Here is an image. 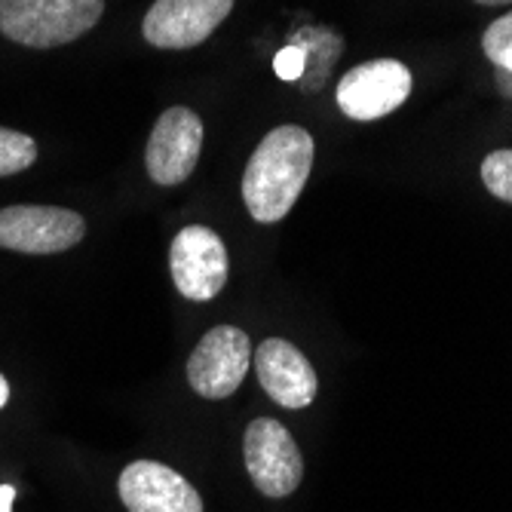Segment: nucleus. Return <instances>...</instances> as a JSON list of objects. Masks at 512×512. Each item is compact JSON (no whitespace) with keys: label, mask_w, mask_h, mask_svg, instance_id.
I'll return each instance as SVG.
<instances>
[{"label":"nucleus","mask_w":512,"mask_h":512,"mask_svg":"<svg viewBox=\"0 0 512 512\" xmlns=\"http://www.w3.org/2000/svg\"><path fill=\"white\" fill-rule=\"evenodd\" d=\"M313 157L316 145L304 126L289 123L270 129L243 172V200L249 215L261 224L286 218L310 178Z\"/></svg>","instance_id":"1"},{"label":"nucleus","mask_w":512,"mask_h":512,"mask_svg":"<svg viewBox=\"0 0 512 512\" xmlns=\"http://www.w3.org/2000/svg\"><path fill=\"white\" fill-rule=\"evenodd\" d=\"M243 457L249 479L264 497H289L298 491L304 479V457L292 433L279 421H273V417H258V421L246 427Z\"/></svg>","instance_id":"3"},{"label":"nucleus","mask_w":512,"mask_h":512,"mask_svg":"<svg viewBox=\"0 0 512 512\" xmlns=\"http://www.w3.org/2000/svg\"><path fill=\"white\" fill-rule=\"evenodd\" d=\"M482 181L497 200L512 203V151L488 154L482 160Z\"/></svg>","instance_id":"15"},{"label":"nucleus","mask_w":512,"mask_h":512,"mask_svg":"<svg viewBox=\"0 0 512 512\" xmlns=\"http://www.w3.org/2000/svg\"><path fill=\"white\" fill-rule=\"evenodd\" d=\"M169 270L188 301H212L227 283V246L212 227L191 224L178 230L169 246Z\"/></svg>","instance_id":"7"},{"label":"nucleus","mask_w":512,"mask_h":512,"mask_svg":"<svg viewBox=\"0 0 512 512\" xmlns=\"http://www.w3.org/2000/svg\"><path fill=\"white\" fill-rule=\"evenodd\" d=\"M234 10V0H154L142 34L157 50H191L206 43Z\"/></svg>","instance_id":"9"},{"label":"nucleus","mask_w":512,"mask_h":512,"mask_svg":"<svg viewBox=\"0 0 512 512\" xmlns=\"http://www.w3.org/2000/svg\"><path fill=\"white\" fill-rule=\"evenodd\" d=\"M476 4H482V7H506V4H512V0H476Z\"/></svg>","instance_id":"19"},{"label":"nucleus","mask_w":512,"mask_h":512,"mask_svg":"<svg viewBox=\"0 0 512 512\" xmlns=\"http://www.w3.org/2000/svg\"><path fill=\"white\" fill-rule=\"evenodd\" d=\"M482 50L494 62V68H503L512 74V13L494 19L482 34Z\"/></svg>","instance_id":"14"},{"label":"nucleus","mask_w":512,"mask_h":512,"mask_svg":"<svg viewBox=\"0 0 512 512\" xmlns=\"http://www.w3.org/2000/svg\"><path fill=\"white\" fill-rule=\"evenodd\" d=\"M86 237V221L62 206L0 209V249L22 255H59Z\"/></svg>","instance_id":"4"},{"label":"nucleus","mask_w":512,"mask_h":512,"mask_svg":"<svg viewBox=\"0 0 512 512\" xmlns=\"http://www.w3.org/2000/svg\"><path fill=\"white\" fill-rule=\"evenodd\" d=\"M203 151V120L197 111L175 105L163 111L151 129L148 148H145V166L154 184L172 188V184H184Z\"/></svg>","instance_id":"6"},{"label":"nucleus","mask_w":512,"mask_h":512,"mask_svg":"<svg viewBox=\"0 0 512 512\" xmlns=\"http://www.w3.org/2000/svg\"><path fill=\"white\" fill-rule=\"evenodd\" d=\"M105 0H0V34L31 50L74 43L96 28Z\"/></svg>","instance_id":"2"},{"label":"nucleus","mask_w":512,"mask_h":512,"mask_svg":"<svg viewBox=\"0 0 512 512\" xmlns=\"http://www.w3.org/2000/svg\"><path fill=\"white\" fill-rule=\"evenodd\" d=\"M16 488L13 485H0V512H13Z\"/></svg>","instance_id":"17"},{"label":"nucleus","mask_w":512,"mask_h":512,"mask_svg":"<svg viewBox=\"0 0 512 512\" xmlns=\"http://www.w3.org/2000/svg\"><path fill=\"white\" fill-rule=\"evenodd\" d=\"M411 86V71L396 59L362 62L338 80V108L350 120H381L411 96Z\"/></svg>","instance_id":"8"},{"label":"nucleus","mask_w":512,"mask_h":512,"mask_svg":"<svg viewBox=\"0 0 512 512\" xmlns=\"http://www.w3.org/2000/svg\"><path fill=\"white\" fill-rule=\"evenodd\" d=\"M252 362L249 335L237 325H215L188 359V384L203 399H227L240 390Z\"/></svg>","instance_id":"5"},{"label":"nucleus","mask_w":512,"mask_h":512,"mask_svg":"<svg viewBox=\"0 0 512 512\" xmlns=\"http://www.w3.org/2000/svg\"><path fill=\"white\" fill-rule=\"evenodd\" d=\"M255 371L264 393L283 408H307L319 393L310 359L283 338H267L255 350Z\"/></svg>","instance_id":"11"},{"label":"nucleus","mask_w":512,"mask_h":512,"mask_svg":"<svg viewBox=\"0 0 512 512\" xmlns=\"http://www.w3.org/2000/svg\"><path fill=\"white\" fill-rule=\"evenodd\" d=\"M292 43L304 53V74L301 83L307 92L322 89V83L329 80V71L335 68L338 56L344 53V37L332 28H304L292 37Z\"/></svg>","instance_id":"12"},{"label":"nucleus","mask_w":512,"mask_h":512,"mask_svg":"<svg viewBox=\"0 0 512 512\" xmlns=\"http://www.w3.org/2000/svg\"><path fill=\"white\" fill-rule=\"evenodd\" d=\"M10 402V381L0 375V408H4Z\"/></svg>","instance_id":"18"},{"label":"nucleus","mask_w":512,"mask_h":512,"mask_svg":"<svg viewBox=\"0 0 512 512\" xmlns=\"http://www.w3.org/2000/svg\"><path fill=\"white\" fill-rule=\"evenodd\" d=\"M273 71H276V77H283V80H301V74H304V53L298 50L295 43H289L286 50L276 53Z\"/></svg>","instance_id":"16"},{"label":"nucleus","mask_w":512,"mask_h":512,"mask_svg":"<svg viewBox=\"0 0 512 512\" xmlns=\"http://www.w3.org/2000/svg\"><path fill=\"white\" fill-rule=\"evenodd\" d=\"M37 160V145L34 138L16 129L0 126V178L25 172Z\"/></svg>","instance_id":"13"},{"label":"nucleus","mask_w":512,"mask_h":512,"mask_svg":"<svg viewBox=\"0 0 512 512\" xmlns=\"http://www.w3.org/2000/svg\"><path fill=\"white\" fill-rule=\"evenodd\" d=\"M120 500L129 512H203L197 488L157 460H135L117 479Z\"/></svg>","instance_id":"10"}]
</instances>
